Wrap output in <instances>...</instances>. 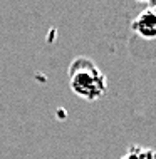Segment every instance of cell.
Masks as SVG:
<instances>
[{"instance_id":"cell-1","label":"cell","mask_w":156,"mask_h":159,"mask_svg":"<svg viewBox=\"0 0 156 159\" xmlns=\"http://www.w3.org/2000/svg\"><path fill=\"white\" fill-rule=\"evenodd\" d=\"M69 82L76 96L84 101H97L107 91V79L102 70L87 57H76L69 69Z\"/></svg>"},{"instance_id":"cell-3","label":"cell","mask_w":156,"mask_h":159,"mask_svg":"<svg viewBox=\"0 0 156 159\" xmlns=\"http://www.w3.org/2000/svg\"><path fill=\"white\" fill-rule=\"evenodd\" d=\"M149 8H151V10H153V12H154V14H156V3H154V5H151Z\"/></svg>"},{"instance_id":"cell-2","label":"cell","mask_w":156,"mask_h":159,"mask_svg":"<svg viewBox=\"0 0 156 159\" xmlns=\"http://www.w3.org/2000/svg\"><path fill=\"white\" fill-rule=\"evenodd\" d=\"M131 30L143 39H156V14L151 8H144L133 19Z\"/></svg>"}]
</instances>
